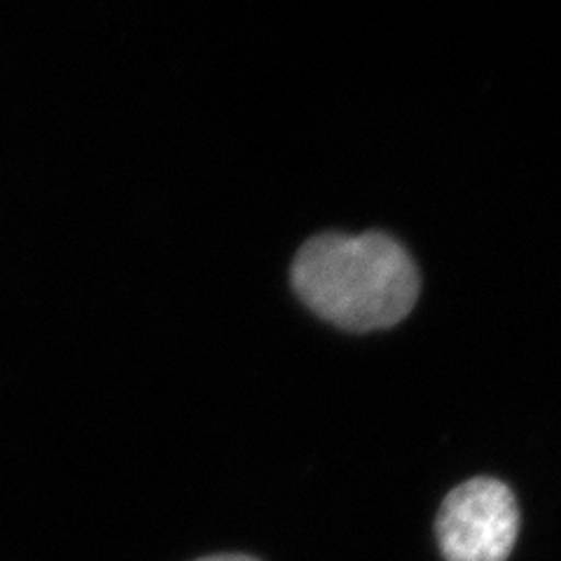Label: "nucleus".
<instances>
[{"label":"nucleus","mask_w":561,"mask_h":561,"mask_svg":"<svg viewBox=\"0 0 561 561\" xmlns=\"http://www.w3.org/2000/svg\"><path fill=\"white\" fill-rule=\"evenodd\" d=\"M197 561H257L253 557H243V554H218V557H206Z\"/></svg>","instance_id":"nucleus-3"},{"label":"nucleus","mask_w":561,"mask_h":561,"mask_svg":"<svg viewBox=\"0 0 561 561\" xmlns=\"http://www.w3.org/2000/svg\"><path fill=\"white\" fill-rule=\"evenodd\" d=\"M293 290L319 319L348 332L398 325L414 309L421 276L389 234L311 237L290 267Z\"/></svg>","instance_id":"nucleus-1"},{"label":"nucleus","mask_w":561,"mask_h":561,"mask_svg":"<svg viewBox=\"0 0 561 561\" xmlns=\"http://www.w3.org/2000/svg\"><path fill=\"white\" fill-rule=\"evenodd\" d=\"M435 531L447 561H505L517 542L519 507L503 482L476 478L445 499Z\"/></svg>","instance_id":"nucleus-2"}]
</instances>
